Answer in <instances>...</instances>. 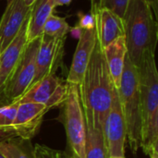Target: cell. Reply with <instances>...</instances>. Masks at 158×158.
Segmentation results:
<instances>
[{
    "mask_svg": "<svg viewBox=\"0 0 158 158\" xmlns=\"http://www.w3.org/2000/svg\"><path fill=\"white\" fill-rule=\"evenodd\" d=\"M79 91L86 125L103 131L117 89L110 76L103 49L97 41L83 79L79 85Z\"/></svg>",
    "mask_w": 158,
    "mask_h": 158,
    "instance_id": "6da1fadb",
    "label": "cell"
},
{
    "mask_svg": "<svg viewBox=\"0 0 158 158\" xmlns=\"http://www.w3.org/2000/svg\"><path fill=\"white\" fill-rule=\"evenodd\" d=\"M137 69L142 109L141 148L150 156L158 146V72L155 53L146 51Z\"/></svg>",
    "mask_w": 158,
    "mask_h": 158,
    "instance_id": "7a4b0ae2",
    "label": "cell"
},
{
    "mask_svg": "<svg viewBox=\"0 0 158 158\" xmlns=\"http://www.w3.org/2000/svg\"><path fill=\"white\" fill-rule=\"evenodd\" d=\"M157 17L146 0H131L123 18L127 56L139 66L146 51L156 52L158 40Z\"/></svg>",
    "mask_w": 158,
    "mask_h": 158,
    "instance_id": "3957f363",
    "label": "cell"
},
{
    "mask_svg": "<svg viewBox=\"0 0 158 158\" xmlns=\"http://www.w3.org/2000/svg\"><path fill=\"white\" fill-rule=\"evenodd\" d=\"M118 97L126 123L127 140L131 152L136 155L142 143V109L138 69L128 56L125 57Z\"/></svg>",
    "mask_w": 158,
    "mask_h": 158,
    "instance_id": "277c9868",
    "label": "cell"
},
{
    "mask_svg": "<svg viewBox=\"0 0 158 158\" xmlns=\"http://www.w3.org/2000/svg\"><path fill=\"white\" fill-rule=\"evenodd\" d=\"M68 84L64 105V125L71 158H85L86 123L79 85Z\"/></svg>",
    "mask_w": 158,
    "mask_h": 158,
    "instance_id": "5b68a950",
    "label": "cell"
},
{
    "mask_svg": "<svg viewBox=\"0 0 158 158\" xmlns=\"http://www.w3.org/2000/svg\"><path fill=\"white\" fill-rule=\"evenodd\" d=\"M40 42L41 37L27 43L8 81L6 88V97L10 104L20 98L31 85L35 75V60Z\"/></svg>",
    "mask_w": 158,
    "mask_h": 158,
    "instance_id": "8992f818",
    "label": "cell"
},
{
    "mask_svg": "<svg viewBox=\"0 0 158 158\" xmlns=\"http://www.w3.org/2000/svg\"><path fill=\"white\" fill-rule=\"evenodd\" d=\"M48 110L47 106L39 103L19 104L13 124L2 133L0 140H31L39 131L43 118Z\"/></svg>",
    "mask_w": 158,
    "mask_h": 158,
    "instance_id": "52a82bcc",
    "label": "cell"
},
{
    "mask_svg": "<svg viewBox=\"0 0 158 158\" xmlns=\"http://www.w3.org/2000/svg\"><path fill=\"white\" fill-rule=\"evenodd\" d=\"M67 92V82H64L56 74H51L32 84L16 102L19 104L39 103L50 109L63 104Z\"/></svg>",
    "mask_w": 158,
    "mask_h": 158,
    "instance_id": "ba28073f",
    "label": "cell"
},
{
    "mask_svg": "<svg viewBox=\"0 0 158 158\" xmlns=\"http://www.w3.org/2000/svg\"><path fill=\"white\" fill-rule=\"evenodd\" d=\"M103 132L109 157H125L124 154L125 143L127 141V130L118 90L114 96L112 106L104 122Z\"/></svg>",
    "mask_w": 158,
    "mask_h": 158,
    "instance_id": "9c48e42d",
    "label": "cell"
},
{
    "mask_svg": "<svg viewBox=\"0 0 158 158\" xmlns=\"http://www.w3.org/2000/svg\"><path fill=\"white\" fill-rule=\"evenodd\" d=\"M64 43L65 39L42 34L40 45L36 54L35 75L31 85L45 76L56 74L62 62Z\"/></svg>",
    "mask_w": 158,
    "mask_h": 158,
    "instance_id": "30bf717a",
    "label": "cell"
},
{
    "mask_svg": "<svg viewBox=\"0 0 158 158\" xmlns=\"http://www.w3.org/2000/svg\"><path fill=\"white\" fill-rule=\"evenodd\" d=\"M31 8L23 0H7V6L0 19V52L17 36Z\"/></svg>",
    "mask_w": 158,
    "mask_h": 158,
    "instance_id": "8fae6325",
    "label": "cell"
},
{
    "mask_svg": "<svg viewBox=\"0 0 158 158\" xmlns=\"http://www.w3.org/2000/svg\"><path fill=\"white\" fill-rule=\"evenodd\" d=\"M96 41L97 38L95 29L82 30L81 34L79 37V42L73 56L71 67L66 81L67 83L76 85L81 84L94 49Z\"/></svg>",
    "mask_w": 158,
    "mask_h": 158,
    "instance_id": "7c38bea8",
    "label": "cell"
},
{
    "mask_svg": "<svg viewBox=\"0 0 158 158\" xmlns=\"http://www.w3.org/2000/svg\"><path fill=\"white\" fill-rule=\"evenodd\" d=\"M95 18L96 38L102 49L121 36H125L124 20L108 8L92 6Z\"/></svg>",
    "mask_w": 158,
    "mask_h": 158,
    "instance_id": "4fadbf2b",
    "label": "cell"
},
{
    "mask_svg": "<svg viewBox=\"0 0 158 158\" xmlns=\"http://www.w3.org/2000/svg\"><path fill=\"white\" fill-rule=\"evenodd\" d=\"M103 53L114 86L118 90L120 86L125 57L127 56L125 36H121L109 44L103 49Z\"/></svg>",
    "mask_w": 158,
    "mask_h": 158,
    "instance_id": "5bb4252c",
    "label": "cell"
},
{
    "mask_svg": "<svg viewBox=\"0 0 158 158\" xmlns=\"http://www.w3.org/2000/svg\"><path fill=\"white\" fill-rule=\"evenodd\" d=\"M55 8V0H36L31 6L27 32V42H31L43 34V27Z\"/></svg>",
    "mask_w": 158,
    "mask_h": 158,
    "instance_id": "9a60e30c",
    "label": "cell"
},
{
    "mask_svg": "<svg viewBox=\"0 0 158 158\" xmlns=\"http://www.w3.org/2000/svg\"><path fill=\"white\" fill-rule=\"evenodd\" d=\"M108 151L101 130H95L86 125L85 158H108Z\"/></svg>",
    "mask_w": 158,
    "mask_h": 158,
    "instance_id": "2e32d148",
    "label": "cell"
},
{
    "mask_svg": "<svg viewBox=\"0 0 158 158\" xmlns=\"http://www.w3.org/2000/svg\"><path fill=\"white\" fill-rule=\"evenodd\" d=\"M20 139L0 140V153L6 158H34L33 149L28 150Z\"/></svg>",
    "mask_w": 158,
    "mask_h": 158,
    "instance_id": "e0dca14e",
    "label": "cell"
},
{
    "mask_svg": "<svg viewBox=\"0 0 158 158\" xmlns=\"http://www.w3.org/2000/svg\"><path fill=\"white\" fill-rule=\"evenodd\" d=\"M70 29L71 27L69 25L65 18H60L55 14H51L44 24L43 34L55 38L66 39V36L70 31Z\"/></svg>",
    "mask_w": 158,
    "mask_h": 158,
    "instance_id": "ac0fdd59",
    "label": "cell"
},
{
    "mask_svg": "<svg viewBox=\"0 0 158 158\" xmlns=\"http://www.w3.org/2000/svg\"><path fill=\"white\" fill-rule=\"evenodd\" d=\"M19 105V103L14 102L6 106H0V136L13 124Z\"/></svg>",
    "mask_w": 158,
    "mask_h": 158,
    "instance_id": "d6986e66",
    "label": "cell"
},
{
    "mask_svg": "<svg viewBox=\"0 0 158 158\" xmlns=\"http://www.w3.org/2000/svg\"><path fill=\"white\" fill-rule=\"evenodd\" d=\"M130 1L131 0H92V6L108 8L123 19Z\"/></svg>",
    "mask_w": 158,
    "mask_h": 158,
    "instance_id": "ffe728a7",
    "label": "cell"
},
{
    "mask_svg": "<svg viewBox=\"0 0 158 158\" xmlns=\"http://www.w3.org/2000/svg\"><path fill=\"white\" fill-rule=\"evenodd\" d=\"M34 158H65L64 154L45 145L36 144L33 148Z\"/></svg>",
    "mask_w": 158,
    "mask_h": 158,
    "instance_id": "44dd1931",
    "label": "cell"
},
{
    "mask_svg": "<svg viewBox=\"0 0 158 158\" xmlns=\"http://www.w3.org/2000/svg\"><path fill=\"white\" fill-rule=\"evenodd\" d=\"M78 18H79L78 26L81 29H82V30L95 29V18L92 11L87 14H83V13L80 12L78 14Z\"/></svg>",
    "mask_w": 158,
    "mask_h": 158,
    "instance_id": "7402d4cb",
    "label": "cell"
},
{
    "mask_svg": "<svg viewBox=\"0 0 158 158\" xmlns=\"http://www.w3.org/2000/svg\"><path fill=\"white\" fill-rule=\"evenodd\" d=\"M81 31H82V29H81L78 25H76L74 28H71L70 29V31L69 32H71V34L74 36V37H80L81 36Z\"/></svg>",
    "mask_w": 158,
    "mask_h": 158,
    "instance_id": "603a6c76",
    "label": "cell"
},
{
    "mask_svg": "<svg viewBox=\"0 0 158 158\" xmlns=\"http://www.w3.org/2000/svg\"><path fill=\"white\" fill-rule=\"evenodd\" d=\"M72 0H55V7L60 6H66L71 3Z\"/></svg>",
    "mask_w": 158,
    "mask_h": 158,
    "instance_id": "cb8c5ba5",
    "label": "cell"
},
{
    "mask_svg": "<svg viewBox=\"0 0 158 158\" xmlns=\"http://www.w3.org/2000/svg\"><path fill=\"white\" fill-rule=\"evenodd\" d=\"M35 1H36V0H23L24 4H25L27 6H29V7H31V6L34 4Z\"/></svg>",
    "mask_w": 158,
    "mask_h": 158,
    "instance_id": "d4e9b609",
    "label": "cell"
},
{
    "mask_svg": "<svg viewBox=\"0 0 158 158\" xmlns=\"http://www.w3.org/2000/svg\"><path fill=\"white\" fill-rule=\"evenodd\" d=\"M151 158H158V150H155L151 155H150Z\"/></svg>",
    "mask_w": 158,
    "mask_h": 158,
    "instance_id": "484cf974",
    "label": "cell"
},
{
    "mask_svg": "<svg viewBox=\"0 0 158 158\" xmlns=\"http://www.w3.org/2000/svg\"><path fill=\"white\" fill-rule=\"evenodd\" d=\"M64 157H65V158H71L70 156H68V155H65V154H64Z\"/></svg>",
    "mask_w": 158,
    "mask_h": 158,
    "instance_id": "4316f807",
    "label": "cell"
},
{
    "mask_svg": "<svg viewBox=\"0 0 158 158\" xmlns=\"http://www.w3.org/2000/svg\"><path fill=\"white\" fill-rule=\"evenodd\" d=\"M108 158H125V157H120V156H112V157H108Z\"/></svg>",
    "mask_w": 158,
    "mask_h": 158,
    "instance_id": "83f0119b",
    "label": "cell"
},
{
    "mask_svg": "<svg viewBox=\"0 0 158 158\" xmlns=\"http://www.w3.org/2000/svg\"><path fill=\"white\" fill-rule=\"evenodd\" d=\"M0 158H6V157H5V156H3V155L0 153Z\"/></svg>",
    "mask_w": 158,
    "mask_h": 158,
    "instance_id": "f1b7e54d",
    "label": "cell"
},
{
    "mask_svg": "<svg viewBox=\"0 0 158 158\" xmlns=\"http://www.w3.org/2000/svg\"><path fill=\"white\" fill-rule=\"evenodd\" d=\"M0 53H1V52H0Z\"/></svg>",
    "mask_w": 158,
    "mask_h": 158,
    "instance_id": "f546056e",
    "label": "cell"
}]
</instances>
